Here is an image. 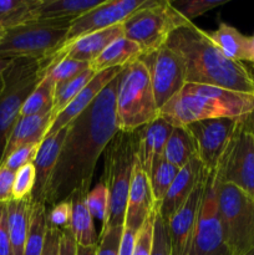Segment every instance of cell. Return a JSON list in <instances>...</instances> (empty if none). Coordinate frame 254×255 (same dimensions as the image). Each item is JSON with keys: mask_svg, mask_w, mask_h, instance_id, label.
Masks as SVG:
<instances>
[{"mask_svg": "<svg viewBox=\"0 0 254 255\" xmlns=\"http://www.w3.org/2000/svg\"><path fill=\"white\" fill-rule=\"evenodd\" d=\"M59 255H77V243L70 228L62 229L61 231Z\"/></svg>", "mask_w": 254, "mask_h": 255, "instance_id": "obj_46", "label": "cell"}, {"mask_svg": "<svg viewBox=\"0 0 254 255\" xmlns=\"http://www.w3.org/2000/svg\"><path fill=\"white\" fill-rule=\"evenodd\" d=\"M5 31H6V30H5L4 27H2L1 25H0V41H1V39H2V37H4Z\"/></svg>", "mask_w": 254, "mask_h": 255, "instance_id": "obj_52", "label": "cell"}, {"mask_svg": "<svg viewBox=\"0 0 254 255\" xmlns=\"http://www.w3.org/2000/svg\"><path fill=\"white\" fill-rule=\"evenodd\" d=\"M172 129L173 126L159 116L137 129V161L147 174H149L154 162L163 154V149L171 136Z\"/></svg>", "mask_w": 254, "mask_h": 255, "instance_id": "obj_20", "label": "cell"}, {"mask_svg": "<svg viewBox=\"0 0 254 255\" xmlns=\"http://www.w3.org/2000/svg\"><path fill=\"white\" fill-rule=\"evenodd\" d=\"M178 172L179 168L164 161L162 157L154 162L148 174L154 201L158 202V203L163 201Z\"/></svg>", "mask_w": 254, "mask_h": 255, "instance_id": "obj_33", "label": "cell"}, {"mask_svg": "<svg viewBox=\"0 0 254 255\" xmlns=\"http://www.w3.org/2000/svg\"><path fill=\"white\" fill-rule=\"evenodd\" d=\"M218 255H229V253H228V251H227V249H226V251H223V252H222V253H219Z\"/></svg>", "mask_w": 254, "mask_h": 255, "instance_id": "obj_53", "label": "cell"}, {"mask_svg": "<svg viewBox=\"0 0 254 255\" xmlns=\"http://www.w3.org/2000/svg\"><path fill=\"white\" fill-rule=\"evenodd\" d=\"M137 131H119L105 148V171L101 182L109 191L110 209L102 229L124 227L132 171L137 159Z\"/></svg>", "mask_w": 254, "mask_h": 255, "instance_id": "obj_4", "label": "cell"}, {"mask_svg": "<svg viewBox=\"0 0 254 255\" xmlns=\"http://www.w3.org/2000/svg\"><path fill=\"white\" fill-rule=\"evenodd\" d=\"M89 67V62H82L77 61V60L62 57V59L59 60H52L50 62L49 67H47V75L51 77L55 86H59V85L74 79L75 76L81 74L82 71H85Z\"/></svg>", "mask_w": 254, "mask_h": 255, "instance_id": "obj_34", "label": "cell"}, {"mask_svg": "<svg viewBox=\"0 0 254 255\" xmlns=\"http://www.w3.org/2000/svg\"><path fill=\"white\" fill-rule=\"evenodd\" d=\"M157 203L158 202L154 201L152 193L148 174L142 169L141 164L136 159L132 171L128 198H127L125 228L138 233L146 219L154 211Z\"/></svg>", "mask_w": 254, "mask_h": 255, "instance_id": "obj_16", "label": "cell"}, {"mask_svg": "<svg viewBox=\"0 0 254 255\" xmlns=\"http://www.w3.org/2000/svg\"><path fill=\"white\" fill-rule=\"evenodd\" d=\"M239 121H241L242 127L254 137V110L252 112H249L248 115H246V116L241 117Z\"/></svg>", "mask_w": 254, "mask_h": 255, "instance_id": "obj_48", "label": "cell"}, {"mask_svg": "<svg viewBox=\"0 0 254 255\" xmlns=\"http://www.w3.org/2000/svg\"><path fill=\"white\" fill-rule=\"evenodd\" d=\"M34 0H0V25L5 30L34 21Z\"/></svg>", "mask_w": 254, "mask_h": 255, "instance_id": "obj_31", "label": "cell"}, {"mask_svg": "<svg viewBox=\"0 0 254 255\" xmlns=\"http://www.w3.org/2000/svg\"><path fill=\"white\" fill-rule=\"evenodd\" d=\"M31 207V197L20 201L11 199L7 203V229L12 255H24Z\"/></svg>", "mask_w": 254, "mask_h": 255, "instance_id": "obj_24", "label": "cell"}, {"mask_svg": "<svg viewBox=\"0 0 254 255\" xmlns=\"http://www.w3.org/2000/svg\"><path fill=\"white\" fill-rule=\"evenodd\" d=\"M47 74L42 61L14 59L4 72V89L0 92V164L5 147L25 101Z\"/></svg>", "mask_w": 254, "mask_h": 255, "instance_id": "obj_7", "label": "cell"}, {"mask_svg": "<svg viewBox=\"0 0 254 255\" xmlns=\"http://www.w3.org/2000/svg\"><path fill=\"white\" fill-rule=\"evenodd\" d=\"M136 232H132L124 227V234H122L121 248H120V255H132L133 254L134 243H136Z\"/></svg>", "mask_w": 254, "mask_h": 255, "instance_id": "obj_47", "label": "cell"}, {"mask_svg": "<svg viewBox=\"0 0 254 255\" xmlns=\"http://www.w3.org/2000/svg\"><path fill=\"white\" fill-rule=\"evenodd\" d=\"M151 79L141 60L124 67L116 97L117 126L122 132H136L158 117Z\"/></svg>", "mask_w": 254, "mask_h": 255, "instance_id": "obj_5", "label": "cell"}, {"mask_svg": "<svg viewBox=\"0 0 254 255\" xmlns=\"http://www.w3.org/2000/svg\"><path fill=\"white\" fill-rule=\"evenodd\" d=\"M147 2L148 0H104L96 7L72 20L65 44L92 32L109 29L114 25L122 24Z\"/></svg>", "mask_w": 254, "mask_h": 255, "instance_id": "obj_14", "label": "cell"}, {"mask_svg": "<svg viewBox=\"0 0 254 255\" xmlns=\"http://www.w3.org/2000/svg\"><path fill=\"white\" fill-rule=\"evenodd\" d=\"M203 171V166L197 158V156H194L186 166L179 169L178 174L174 178L172 186L169 187L166 197L161 203H158L159 214L164 221H168L183 206L187 198L191 196L192 191L196 187Z\"/></svg>", "mask_w": 254, "mask_h": 255, "instance_id": "obj_21", "label": "cell"}, {"mask_svg": "<svg viewBox=\"0 0 254 255\" xmlns=\"http://www.w3.org/2000/svg\"><path fill=\"white\" fill-rule=\"evenodd\" d=\"M54 95L55 84L51 77L46 74L25 101L20 117L52 111L54 110Z\"/></svg>", "mask_w": 254, "mask_h": 255, "instance_id": "obj_30", "label": "cell"}, {"mask_svg": "<svg viewBox=\"0 0 254 255\" xmlns=\"http://www.w3.org/2000/svg\"><path fill=\"white\" fill-rule=\"evenodd\" d=\"M218 211V181L209 173L187 255H218L226 251Z\"/></svg>", "mask_w": 254, "mask_h": 255, "instance_id": "obj_11", "label": "cell"}, {"mask_svg": "<svg viewBox=\"0 0 254 255\" xmlns=\"http://www.w3.org/2000/svg\"><path fill=\"white\" fill-rule=\"evenodd\" d=\"M15 172L0 166V203H9L12 199V184Z\"/></svg>", "mask_w": 254, "mask_h": 255, "instance_id": "obj_44", "label": "cell"}, {"mask_svg": "<svg viewBox=\"0 0 254 255\" xmlns=\"http://www.w3.org/2000/svg\"><path fill=\"white\" fill-rule=\"evenodd\" d=\"M253 69H254V66H253ZM252 74H253V76H254V71H253V72H252Z\"/></svg>", "mask_w": 254, "mask_h": 255, "instance_id": "obj_55", "label": "cell"}, {"mask_svg": "<svg viewBox=\"0 0 254 255\" xmlns=\"http://www.w3.org/2000/svg\"><path fill=\"white\" fill-rule=\"evenodd\" d=\"M239 125V119L202 120L187 125L196 144L197 158L208 173L216 172L219 159L228 147L234 132Z\"/></svg>", "mask_w": 254, "mask_h": 255, "instance_id": "obj_13", "label": "cell"}, {"mask_svg": "<svg viewBox=\"0 0 254 255\" xmlns=\"http://www.w3.org/2000/svg\"><path fill=\"white\" fill-rule=\"evenodd\" d=\"M0 255H12L7 229V203H0Z\"/></svg>", "mask_w": 254, "mask_h": 255, "instance_id": "obj_43", "label": "cell"}, {"mask_svg": "<svg viewBox=\"0 0 254 255\" xmlns=\"http://www.w3.org/2000/svg\"><path fill=\"white\" fill-rule=\"evenodd\" d=\"M84 194H75L69 199L71 202V223L70 231L80 247H96L99 242L94 226V218L85 204Z\"/></svg>", "mask_w": 254, "mask_h": 255, "instance_id": "obj_26", "label": "cell"}, {"mask_svg": "<svg viewBox=\"0 0 254 255\" xmlns=\"http://www.w3.org/2000/svg\"><path fill=\"white\" fill-rule=\"evenodd\" d=\"M104 0H34L35 20H72L100 5Z\"/></svg>", "mask_w": 254, "mask_h": 255, "instance_id": "obj_23", "label": "cell"}, {"mask_svg": "<svg viewBox=\"0 0 254 255\" xmlns=\"http://www.w3.org/2000/svg\"><path fill=\"white\" fill-rule=\"evenodd\" d=\"M218 211L229 255H246L253 251L254 198L236 186L218 182Z\"/></svg>", "mask_w": 254, "mask_h": 255, "instance_id": "obj_8", "label": "cell"}, {"mask_svg": "<svg viewBox=\"0 0 254 255\" xmlns=\"http://www.w3.org/2000/svg\"><path fill=\"white\" fill-rule=\"evenodd\" d=\"M139 60L148 71L154 99L161 109L187 84L183 61L167 45L142 55Z\"/></svg>", "mask_w": 254, "mask_h": 255, "instance_id": "obj_12", "label": "cell"}, {"mask_svg": "<svg viewBox=\"0 0 254 255\" xmlns=\"http://www.w3.org/2000/svg\"><path fill=\"white\" fill-rule=\"evenodd\" d=\"M246 255H254V249H253V251H251V252H249V253H247Z\"/></svg>", "mask_w": 254, "mask_h": 255, "instance_id": "obj_54", "label": "cell"}, {"mask_svg": "<svg viewBox=\"0 0 254 255\" xmlns=\"http://www.w3.org/2000/svg\"><path fill=\"white\" fill-rule=\"evenodd\" d=\"M208 34L212 41L227 57L234 61L248 62L249 36H246L236 27L226 22H221L217 30Z\"/></svg>", "mask_w": 254, "mask_h": 255, "instance_id": "obj_27", "label": "cell"}, {"mask_svg": "<svg viewBox=\"0 0 254 255\" xmlns=\"http://www.w3.org/2000/svg\"><path fill=\"white\" fill-rule=\"evenodd\" d=\"M12 59H7V57H0V92L4 89V72L7 69L10 64H11Z\"/></svg>", "mask_w": 254, "mask_h": 255, "instance_id": "obj_49", "label": "cell"}, {"mask_svg": "<svg viewBox=\"0 0 254 255\" xmlns=\"http://www.w3.org/2000/svg\"><path fill=\"white\" fill-rule=\"evenodd\" d=\"M85 204L92 218L102 222V227H104L109 218L110 209V194L104 182H100L94 189L89 191V193L85 197Z\"/></svg>", "mask_w": 254, "mask_h": 255, "instance_id": "obj_35", "label": "cell"}, {"mask_svg": "<svg viewBox=\"0 0 254 255\" xmlns=\"http://www.w3.org/2000/svg\"><path fill=\"white\" fill-rule=\"evenodd\" d=\"M54 117V112H44V114L31 115V116L19 117L15 124L9 139H7L6 147H5L4 154H2V162L19 147L25 144L40 143L46 136L50 124ZM1 166V164H0Z\"/></svg>", "mask_w": 254, "mask_h": 255, "instance_id": "obj_22", "label": "cell"}, {"mask_svg": "<svg viewBox=\"0 0 254 255\" xmlns=\"http://www.w3.org/2000/svg\"><path fill=\"white\" fill-rule=\"evenodd\" d=\"M208 174V172L204 169L191 196L187 198L183 206L166 222L171 244V255H187L206 191Z\"/></svg>", "mask_w": 254, "mask_h": 255, "instance_id": "obj_15", "label": "cell"}, {"mask_svg": "<svg viewBox=\"0 0 254 255\" xmlns=\"http://www.w3.org/2000/svg\"><path fill=\"white\" fill-rule=\"evenodd\" d=\"M124 227L104 228L99 236L96 255H120Z\"/></svg>", "mask_w": 254, "mask_h": 255, "instance_id": "obj_38", "label": "cell"}, {"mask_svg": "<svg viewBox=\"0 0 254 255\" xmlns=\"http://www.w3.org/2000/svg\"><path fill=\"white\" fill-rule=\"evenodd\" d=\"M60 237L61 231L49 228L45 238L44 249L41 255H59L60 254Z\"/></svg>", "mask_w": 254, "mask_h": 255, "instance_id": "obj_45", "label": "cell"}, {"mask_svg": "<svg viewBox=\"0 0 254 255\" xmlns=\"http://www.w3.org/2000/svg\"><path fill=\"white\" fill-rule=\"evenodd\" d=\"M96 247H80L77 246V255H96Z\"/></svg>", "mask_w": 254, "mask_h": 255, "instance_id": "obj_50", "label": "cell"}, {"mask_svg": "<svg viewBox=\"0 0 254 255\" xmlns=\"http://www.w3.org/2000/svg\"><path fill=\"white\" fill-rule=\"evenodd\" d=\"M227 1L228 0H176V1L169 0L174 10L191 22L196 17L226 4Z\"/></svg>", "mask_w": 254, "mask_h": 255, "instance_id": "obj_36", "label": "cell"}, {"mask_svg": "<svg viewBox=\"0 0 254 255\" xmlns=\"http://www.w3.org/2000/svg\"><path fill=\"white\" fill-rule=\"evenodd\" d=\"M47 229L46 207L41 203H32L24 255H41Z\"/></svg>", "mask_w": 254, "mask_h": 255, "instance_id": "obj_29", "label": "cell"}, {"mask_svg": "<svg viewBox=\"0 0 254 255\" xmlns=\"http://www.w3.org/2000/svg\"><path fill=\"white\" fill-rule=\"evenodd\" d=\"M151 255H171V244H169L166 221L159 214L158 203H157L156 218H154L153 243H152Z\"/></svg>", "mask_w": 254, "mask_h": 255, "instance_id": "obj_40", "label": "cell"}, {"mask_svg": "<svg viewBox=\"0 0 254 255\" xmlns=\"http://www.w3.org/2000/svg\"><path fill=\"white\" fill-rule=\"evenodd\" d=\"M71 21L35 20L5 31L0 41V57L46 61L66 42Z\"/></svg>", "mask_w": 254, "mask_h": 255, "instance_id": "obj_6", "label": "cell"}, {"mask_svg": "<svg viewBox=\"0 0 254 255\" xmlns=\"http://www.w3.org/2000/svg\"><path fill=\"white\" fill-rule=\"evenodd\" d=\"M248 62L253 64L254 66V34L249 36V51H248Z\"/></svg>", "mask_w": 254, "mask_h": 255, "instance_id": "obj_51", "label": "cell"}, {"mask_svg": "<svg viewBox=\"0 0 254 255\" xmlns=\"http://www.w3.org/2000/svg\"><path fill=\"white\" fill-rule=\"evenodd\" d=\"M214 173L219 183L236 186L254 198V137L241 121Z\"/></svg>", "mask_w": 254, "mask_h": 255, "instance_id": "obj_10", "label": "cell"}, {"mask_svg": "<svg viewBox=\"0 0 254 255\" xmlns=\"http://www.w3.org/2000/svg\"><path fill=\"white\" fill-rule=\"evenodd\" d=\"M169 0H148L143 7L122 22L125 37L136 42L144 54L164 46L172 32L188 24Z\"/></svg>", "mask_w": 254, "mask_h": 255, "instance_id": "obj_9", "label": "cell"}, {"mask_svg": "<svg viewBox=\"0 0 254 255\" xmlns=\"http://www.w3.org/2000/svg\"><path fill=\"white\" fill-rule=\"evenodd\" d=\"M182 59L187 84L209 85L254 95V76L243 62L227 57L208 32L193 22L174 30L166 42Z\"/></svg>", "mask_w": 254, "mask_h": 255, "instance_id": "obj_2", "label": "cell"}, {"mask_svg": "<svg viewBox=\"0 0 254 255\" xmlns=\"http://www.w3.org/2000/svg\"><path fill=\"white\" fill-rule=\"evenodd\" d=\"M71 202L64 201L55 206L46 208V218H47V227L57 231L70 228L71 223Z\"/></svg>", "mask_w": 254, "mask_h": 255, "instance_id": "obj_39", "label": "cell"}, {"mask_svg": "<svg viewBox=\"0 0 254 255\" xmlns=\"http://www.w3.org/2000/svg\"><path fill=\"white\" fill-rule=\"evenodd\" d=\"M143 51L141 47L136 42L124 36L110 44L90 64V67L96 72L114 69V67H125L141 59Z\"/></svg>", "mask_w": 254, "mask_h": 255, "instance_id": "obj_25", "label": "cell"}, {"mask_svg": "<svg viewBox=\"0 0 254 255\" xmlns=\"http://www.w3.org/2000/svg\"><path fill=\"white\" fill-rule=\"evenodd\" d=\"M121 74L122 71L69 125L66 138L45 192L46 208L69 201L75 194L86 196L89 193L97 161L120 131L116 97Z\"/></svg>", "mask_w": 254, "mask_h": 255, "instance_id": "obj_1", "label": "cell"}, {"mask_svg": "<svg viewBox=\"0 0 254 255\" xmlns=\"http://www.w3.org/2000/svg\"><path fill=\"white\" fill-rule=\"evenodd\" d=\"M69 126L64 127L59 132L54 134L44 137L39 144L35 158L32 161L35 168V187L31 193V202L32 203H41L44 204L45 192L46 187L49 184L50 178L52 176L55 166H56L57 158L61 152V147L64 144L65 138H66Z\"/></svg>", "mask_w": 254, "mask_h": 255, "instance_id": "obj_18", "label": "cell"}, {"mask_svg": "<svg viewBox=\"0 0 254 255\" xmlns=\"http://www.w3.org/2000/svg\"><path fill=\"white\" fill-rule=\"evenodd\" d=\"M96 74L97 72L95 70L89 67L85 71H82L81 74L75 76L74 79L59 85V86H55L54 110H52L54 116L59 114L60 111H62L79 95V92L94 79V76Z\"/></svg>", "mask_w": 254, "mask_h": 255, "instance_id": "obj_32", "label": "cell"}, {"mask_svg": "<svg viewBox=\"0 0 254 255\" xmlns=\"http://www.w3.org/2000/svg\"><path fill=\"white\" fill-rule=\"evenodd\" d=\"M40 143H31V144H25V146L19 147L15 149L6 159L1 163V166L6 167L10 171H19L21 167L26 166V164L32 163L36 154L37 148H39Z\"/></svg>", "mask_w": 254, "mask_h": 255, "instance_id": "obj_42", "label": "cell"}, {"mask_svg": "<svg viewBox=\"0 0 254 255\" xmlns=\"http://www.w3.org/2000/svg\"><path fill=\"white\" fill-rule=\"evenodd\" d=\"M35 168L34 164L29 163L15 172L14 184H12V199L20 201L31 197L35 187Z\"/></svg>", "mask_w": 254, "mask_h": 255, "instance_id": "obj_37", "label": "cell"}, {"mask_svg": "<svg viewBox=\"0 0 254 255\" xmlns=\"http://www.w3.org/2000/svg\"><path fill=\"white\" fill-rule=\"evenodd\" d=\"M196 154V144L186 127H173L162 158L181 169Z\"/></svg>", "mask_w": 254, "mask_h": 255, "instance_id": "obj_28", "label": "cell"}, {"mask_svg": "<svg viewBox=\"0 0 254 255\" xmlns=\"http://www.w3.org/2000/svg\"><path fill=\"white\" fill-rule=\"evenodd\" d=\"M254 110V95L209 85L186 84L159 109L158 116L173 127L212 119H241Z\"/></svg>", "mask_w": 254, "mask_h": 255, "instance_id": "obj_3", "label": "cell"}, {"mask_svg": "<svg viewBox=\"0 0 254 255\" xmlns=\"http://www.w3.org/2000/svg\"><path fill=\"white\" fill-rule=\"evenodd\" d=\"M157 204L154 211L151 216L146 219L144 224L142 226L141 231L137 233L136 243H134L133 254L132 255H151L152 243H153V226L154 218H156Z\"/></svg>", "mask_w": 254, "mask_h": 255, "instance_id": "obj_41", "label": "cell"}, {"mask_svg": "<svg viewBox=\"0 0 254 255\" xmlns=\"http://www.w3.org/2000/svg\"><path fill=\"white\" fill-rule=\"evenodd\" d=\"M125 36L124 26L122 24L114 25L109 29L101 31L92 32V34L82 36L75 41L65 44L56 54L52 56V60H59L62 57H67L77 61L89 62L91 64L110 44Z\"/></svg>", "mask_w": 254, "mask_h": 255, "instance_id": "obj_19", "label": "cell"}, {"mask_svg": "<svg viewBox=\"0 0 254 255\" xmlns=\"http://www.w3.org/2000/svg\"><path fill=\"white\" fill-rule=\"evenodd\" d=\"M122 69L124 67H114V69H107L97 72L94 79L79 92V95L62 111H60L59 114L52 117L46 136L56 133L64 127L69 126L76 117H79L94 102V100L99 96L100 92L122 71Z\"/></svg>", "mask_w": 254, "mask_h": 255, "instance_id": "obj_17", "label": "cell"}]
</instances>
